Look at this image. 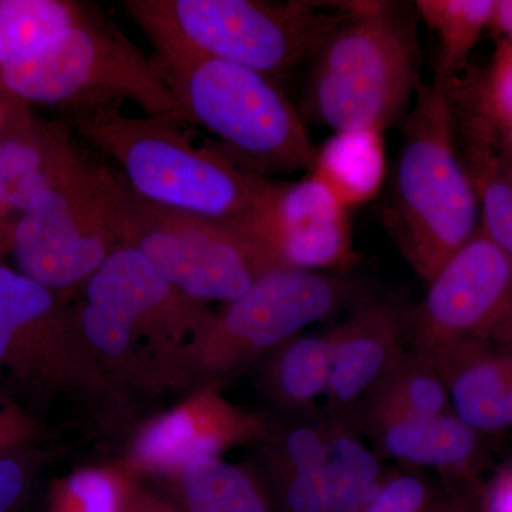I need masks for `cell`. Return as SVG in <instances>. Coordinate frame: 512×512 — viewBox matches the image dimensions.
Here are the masks:
<instances>
[{"instance_id":"1","label":"cell","mask_w":512,"mask_h":512,"mask_svg":"<svg viewBox=\"0 0 512 512\" xmlns=\"http://www.w3.org/2000/svg\"><path fill=\"white\" fill-rule=\"evenodd\" d=\"M66 123L119 165L138 197L238 229L259 242L281 181L238 167L215 144L195 143L185 121L131 117L109 107L70 113Z\"/></svg>"},{"instance_id":"2","label":"cell","mask_w":512,"mask_h":512,"mask_svg":"<svg viewBox=\"0 0 512 512\" xmlns=\"http://www.w3.org/2000/svg\"><path fill=\"white\" fill-rule=\"evenodd\" d=\"M73 306L87 345L111 379L136 396L192 390L188 359L215 312L123 245L82 286Z\"/></svg>"},{"instance_id":"3","label":"cell","mask_w":512,"mask_h":512,"mask_svg":"<svg viewBox=\"0 0 512 512\" xmlns=\"http://www.w3.org/2000/svg\"><path fill=\"white\" fill-rule=\"evenodd\" d=\"M0 379L36 414L67 403L103 433L137 426L136 396L101 367L73 306L2 261Z\"/></svg>"},{"instance_id":"4","label":"cell","mask_w":512,"mask_h":512,"mask_svg":"<svg viewBox=\"0 0 512 512\" xmlns=\"http://www.w3.org/2000/svg\"><path fill=\"white\" fill-rule=\"evenodd\" d=\"M416 18L399 3H343L309 59L303 119L333 134L402 123L421 84Z\"/></svg>"},{"instance_id":"5","label":"cell","mask_w":512,"mask_h":512,"mask_svg":"<svg viewBox=\"0 0 512 512\" xmlns=\"http://www.w3.org/2000/svg\"><path fill=\"white\" fill-rule=\"evenodd\" d=\"M402 124L383 224L414 274L429 284L480 231L476 191L458 150L451 84L421 83Z\"/></svg>"},{"instance_id":"6","label":"cell","mask_w":512,"mask_h":512,"mask_svg":"<svg viewBox=\"0 0 512 512\" xmlns=\"http://www.w3.org/2000/svg\"><path fill=\"white\" fill-rule=\"evenodd\" d=\"M151 59L187 124L214 134L232 163L265 178L311 173L318 147L301 111L274 80L187 50L154 49Z\"/></svg>"},{"instance_id":"7","label":"cell","mask_w":512,"mask_h":512,"mask_svg":"<svg viewBox=\"0 0 512 512\" xmlns=\"http://www.w3.org/2000/svg\"><path fill=\"white\" fill-rule=\"evenodd\" d=\"M343 3L126 0L153 49H181L248 67L281 84L308 63Z\"/></svg>"},{"instance_id":"8","label":"cell","mask_w":512,"mask_h":512,"mask_svg":"<svg viewBox=\"0 0 512 512\" xmlns=\"http://www.w3.org/2000/svg\"><path fill=\"white\" fill-rule=\"evenodd\" d=\"M0 87L30 106L77 113L120 107L128 100L146 116L185 121L153 59L100 10L30 55L0 67Z\"/></svg>"},{"instance_id":"9","label":"cell","mask_w":512,"mask_h":512,"mask_svg":"<svg viewBox=\"0 0 512 512\" xmlns=\"http://www.w3.org/2000/svg\"><path fill=\"white\" fill-rule=\"evenodd\" d=\"M110 191L121 244L137 249L195 301L227 305L261 276L282 269L244 232L138 197L119 171L111 170Z\"/></svg>"},{"instance_id":"10","label":"cell","mask_w":512,"mask_h":512,"mask_svg":"<svg viewBox=\"0 0 512 512\" xmlns=\"http://www.w3.org/2000/svg\"><path fill=\"white\" fill-rule=\"evenodd\" d=\"M355 295V284L336 274L282 268L261 276L241 298L215 312L195 340L188 359L192 389H222Z\"/></svg>"},{"instance_id":"11","label":"cell","mask_w":512,"mask_h":512,"mask_svg":"<svg viewBox=\"0 0 512 512\" xmlns=\"http://www.w3.org/2000/svg\"><path fill=\"white\" fill-rule=\"evenodd\" d=\"M111 170L82 156L30 201L12 231L16 269L57 295L83 286L120 247Z\"/></svg>"},{"instance_id":"12","label":"cell","mask_w":512,"mask_h":512,"mask_svg":"<svg viewBox=\"0 0 512 512\" xmlns=\"http://www.w3.org/2000/svg\"><path fill=\"white\" fill-rule=\"evenodd\" d=\"M409 319L414 355L483 342L512 350V259L478 231L427 284Z\"/></svg>"},{"instance_id":"13","label":"cell","mask_w":512,"mask_h":512,"mask_svg":"<svg viewBox=\"0 0 512 512\" xmlns=\"http://www.w3.org/2000/svg\"><path fill=\"white\" fill-rule=\"evenodd\" d=\"M272 427L262 414L228 400L221 387L198 386L171 409L138 423L121 461L141 480H165L192 461L262 443Z\"/></svg>"},{"instance_id":"14","label":"cell","mask_w":512,"mask_h":512,"mask_svg":"<svg viewBox=\"0 0 512 512\" xmlns=\"http://www.w3.org/2000/svg\"><path fill=\"white\" fill-rule=\"evenodd\" d=\"M259 242L281 268L336 274L357 261L348 208L312 174L282 183Z\"/></svg>"},{"instance_id":"15","label":"cell","mask_w":512,"mask_h":512,"mask_svg":"<svg viewBox=\"0 0 512 512\" xmlns=\"http://www.w3.org/2000/svg\"><path fill=\"white\" fill-rule=\"evenodd\" d=\"M330 376L326 410L333 419L365 403L407 355L409 319L389 302H365L328 332Z\"/></svg>"},{"instance_id":"16","label":"cell","mask_w":512,"mask_h":512,"mask_svg":"<svg viewBox=\"0 0 512 512\" xmlns=\"http://www.w3.org/2000/svg\"><path fill=\"white\" fill-rule=\"evenodd\" d=\"M330 457L269 476L279 512H363L384 480L375 451L342 421L328 423Z\"/></svg>"},{"instance_id":"17","label":"cell","mask_w":512,"mask_h":512,"mask_svg":"<svg viewBox=\"0 0 512 512\" xmlns=\"http://www.w3.org/2000/svg\"><path fill=\"white\" fill-rule=\"evenodd\" d=\"M83 154L72 128L62 121L33 117L0 140V231L12 238L13 225L33 198L45 191Z\"/></svg>"},{"instance_id":"18","label":"cell","mask_w":512,"mask_h":512,"mask_svg":"<svg viewBox=\"0 0 512 512\" xmlns=\"http://www.w3.org/2000/svg\"><path fill=\"white\" fill-rule=\"evenodd\" d=\"M450 397L451 412L481 434L503 431L505 390L512 370V350L466 342L431 359Z\"/></svg>"},{"instance_id":"19","label":"cell","mask_w":512,"mask_h":512,"mask_svg":"<svg viewBox=\"0 0 512 512\" xmlns=\"http://www.w3.org/2000/svg\"><path fill=\"white\" fill-rule=\"evenodd\" d=\"M373 430L384 453L409 466L471 480L484 464L483 434L453 412L396 420Z\"/></svg>"},{"instance_id":"20","label":"cell","mask_w":512,"mask_h":512,"mask_svg":"<svg viewBox=\"0 0 512 512\" xmlns=\"http://www.w3.org/2000/svg\"><path fill=\"white\" fill-rule=\"evenodd\" d=\"M464 165L480 208L481 232L512 259V150L504 134L463 111Z\"/></svg>"},{"instance_id":"21","label":"cell","mask_w":512,"mask_h":512,"mask_svg":"<svg viewBox=\"0 0 512 512\" xmlns=\"http://www.w3.org/2000/svg\"><path fill=\"white\" fill-rule=\"evenodd\" d=\"M161 481L184 512H272L268 488L247 464L202 458Z\"/></svg>"},{"instance_id":"22","label":"cell","mask_w":512,"mask_h":512,"mask_svg":"<svg viewBox=\"0 0 512 512\" xmlns=\"http://www.w3.org/2000/svg\"><path fill=\"white\" fill-rule=\"evenodd\" d=\"M262 392L281 409L309 413L325 399L330 376V340L323 335H298L256 365Z\"/></svg>"},{"instance_id":"23","label":"cell","mask_w":512,"mask_h":512,"mask_svg":"<svg viewBox=\"0 0 512 512\" xmlns=\"http://www.w3.org/2000/svg\"><path fill=\"white\" fill-rule=\"evenodd\" d=\"M325 184L343 207L373 200L386 180L383 134L373 131L335 133L318 147L311 173Z\"/></svg>"},{"instance_id":"24","label":"cell","mask_w":512,"mask_h":512,"mask_svg":"<svg viewBox=\"0 0 512 512\" xmlns=\"http://www.w3.org/2000/svg\"><path fill=\"white\" fill-rule=\"evenodd\" d=\"M494 0H420L417 16L439 40L434 80L451 84L466 67L484 30L490 28Z\"/></svg>"},{"instance_id":"25","label":"cell","mask_w":512,"mask_h":512,"mask_svg":"<svg viewBox=\"0 0 512 512\" xmlns=\"http://www.w3.org/2000/svg\"><path fill=\"white\" fill-rule=\"evenodd\" d=\"M97 10L74 0H0V67L30 55Z\"/></svg>"},{"instance_id":"26","label":"cell","mask_w":512,"mask_h":512,"mask_svg":"<svg viewBox=\"0 0 512 512\" xmlns=\"http://www.w3.org/2000/svg\"><path fill=\"white\" fill-rule=\"evenodd\" d=\"M366 404L373 429L396 420L451 412L439 370L414 353L367 397Z\"/></svg>"},{"instance_id":"27","label":"cell","mask_w":512,"mask_h":512,"mask_svg":"<svg viewBox=\"0 0 512 512\" xmlns=\"http://www.w3.org/2000/svg\"><path fill=\"white\" fill-rule=\"evenodd\" d=\"M137 478L121 460L76 468L52 484L45 512H121Z\"/></svg>"},{"instance_id":"28","label":"cell","mask_w":512,"mask_h":512,"mask_svg":"<svg viewBox=\"0 0 512 512\" xmlns=\"http://www.w3.org/2000/svg\"><path fill=\"white\" fill-rule=\"evenodd\" d=\"M471 97L473 101H463V106L503 134L512 128V42H498L490 70Z\"/></svg>"},{"instance_id":"29","label":"cell","mask_w":512,"mask_h":512,"mask_svg":"<svg viewBox=\"0 0 512 512\" xmlns=\"http://www.w3.org/2000/svg\"><path fill=\"white\" fill-rule=\"evenodd\" d=\"M42 437L39 414L0 390V458L36 448Z\"/></svg>"},{"instance_id":"30","label":"cell","mask_w":512,"mask_h":512,"mask_svg":"<svg viewBox=\"0 0 512 512\" xmlns=\"http://www.w3.org/2000/svg\"><path fill=\"white\" fill-rule=\"evenodd\" d=\"M429 487L412 474L384 477L363 512H434Z\"/></svg>"},{"instance_id":"31","label":"cell","mask_w":512,"mask_h":512,"mask_svg":"<svg viewBox=\"0 0 512 512\" xmlns=\"http://www.w3.org/2000/svg\"><path fill=\"white\" fill-rule=\"evenodd\" d=\"M42 463L43 456L37 448L0 458V512L22 510Z\"/></svg>"},{"instance_id":"32","label":"cell","mask_w":512,"mask_h":512,"mask_svg":"<svg viewBox=\"0 0 512 512\" xmlns=\"http://www.w3.org/2000/svg\"><path fill=\"white\" fill-rule=\"evenodd\" d=\"M35 116L30 104L0 87V140L25 126Z\"/></svg>"},{"instance_id":"33","label":"cell","mask_w":512,"mask_h":512,"mask_svg":"<svg viewBox=\"0 0 512 512\" xmlns=\"http://www.w3.org/2000/svg\"><path fill=\"white\" fill-rule=\"evenodd\" d=\"M121 512H184L170 498L158 497L153 491L147 490L137 478L131 485Z\"/></svg>"},{"instance_id":"34","label":"cell","mask_w":512,"mask_h":512,"mask_svg":"<svg viewBox=\"0 0 512 512\" xmlns=\"http://www.w3.org/2000/svg\"><path fill=\"white\" fill-rule=\"evenodd\" d=\"M480 512H512V467L503 468L488 485Z\"/></svg>"},{"instance_id":"35","label":"cell","mask_w":512,"mask_h":512,"mask_svg":"<svg viewBox=\"0 0 512 512\" xmlns=\"http://www.w3.org/2000/svg\"><path fill=\"white\" fill-rule=\"evenodd\" d=\"M490 29H494L500 40L512 42V0H498V2H495Z\"/></svg>"},{"instance_id":"36","label":"cell","mask_w":512,"mask_h":512,"mask_svg":"<svg viewBox=\"0 0 512 512\" xmlns=\"http://www.w3.org/2000/svg\"><path fill=\"white\" fill-rule=\"evenodd\" d=\"M434 512H480L466 497H453L450 500L436 503Z\"/></svg>"},{"instance_id":"37","label":"cell","mask_w":512,"mask_h":512,"mask_svg":"<svg viewBox=\"0 0 512 512\" xmlns=\"http://www.w3.org/2000/svg\"><path fill=\"white\" fill-rule=\"evenodd\" d=\"M504 429L512 427V370L510 379H508L507 390H505L503 406Z\"/></svg>"},{"instance_id":"38","label":"cell","mask_w":512,"mask_h":512,"mask_svg":"<svg viewBox=\"0 0 512 512\" xmlns=\"http://www.w3.org/2000/svg\"><path fill=\"white\" fill-rule=\"evenodd\" d=\"M10 247H12V239H10L9 235L3 234L0 231V261H2L3 256L10 254Z\"/></svg>"},{"instance_id":"39","label":"cell","mask_w":512,"mask_h":512,"mask_svg":"<svg viewBox=\"0 0 512 512\" xmlns=\"http://www.w3.org/2000/svg\"><path fill=\"white\" fill-rule=\"evenodd\" d=\"M505 140H507L508 146L511 147L512 150V128L504 134Z\"/></svg>"}]
</instances>
